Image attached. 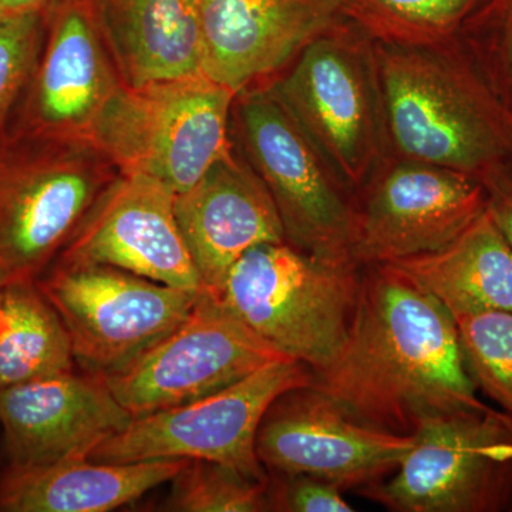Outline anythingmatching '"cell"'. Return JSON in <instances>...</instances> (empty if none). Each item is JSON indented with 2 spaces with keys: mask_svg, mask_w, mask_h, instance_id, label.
<instances>
[{
  "mask_svg": "<svg viewBox=\"0 0 512 512\" xmlns=\"http://www.w3.org/2000/svg\"><path fill=\"white\" fill-rule=\"evenodd\" d=\"M311 386L356 417L413 434L431 417L484 409L468 372L456 319L384 265L362 266L345 342Z\"/></svg>",
  "mask_w": 512,
  "mask_h": 512,
  "instance_id": "6da1fadb",
  "label": "cell"
},
{
  "mask_svg": "<svg viewBox=\"0 0 512 512\" xmlns=\"http://www.w3.org/2000/svg\"><path fill=\"white\" fill-rule=\"evenodd\" d=\"M387 156L480 181L512 157V110L460 36L433 45L375 42Z\"/></svg>",
  "mask_w": 512,
  "mask_h": 512,
  "instance_id": "7a4b0ae2",
  "label": "cell"
},
{
  "mask_svg": "<svg viewBox=\"0 0 512 512\" xmlns=\"http://www.w3.org/2000/svg\"><path fill=\"white\" fill-rule=\"evenodd\" d=\"M119 171L89 140L0 133V289L36 282Z\"/></svg>",
  "mask_w": 512,
  "mask_h": 512,
  "instance_id": "3957f363",
  "label": "cell"
},
{
  "mask_svg": "<svg viewBox=\"0 0 512 512\" xmlns=\"http://www.w3.org/2000/svg\"><path fill=\"white\" fill-rule=\"evenodd\" d=\"M235 97L205 73L143 86L121 83L89 141L119 173L150 175L180 194L234 148Z\"/></svg>",
  "mask_w": 512,
  "mask_h": 512,
  "instance_id": "277c9868",
  "label": "cell"
},
{
  "mask_svg": "<svg viewBox=\"0 0 512 512\" xmlns=\"http://www.w3.org/2000/svg\"><path fill=\"white\" fill-rule=\"evenodd\" d=\"M265 86L352 194L387 156L375 40L350 20L313 39Z\"/></svg>",
  "mask_w": 512,
  "mask_h": 512,
  "instance_id": "5b68a950",
  "label": "cell"
},
{
  "mask_svg": "<svg viewBox=\"0 0 512 512\" xmlns=\"http://www.w3.org/2000/svg\"><path fill=\"white\" fill-rule=\"evenodd\" d=\"M360 284L362 266L325 261L276 242L245 252L220 298L279 352L318 370L348 336Z\"/></svg>",
  "mask_w": 512,
  "mask_h": 512,
  "instance_id": "8992f818",
  "label": "cell"
},
{
  "mask_svg": "<svg viewBox=\"0 0 512 512\" xmlns=\"http://www.w3.org/2000/svg\"><path fill=\"white\" fill-rule=\"evenodd\" d=\"M231 133L271 194L286 242L325 261L356 264L352 192L265 84L237 94Z\"/></svg>",
  "mask_w": 512,
  "mask_h": 512,
  "instance_id": "52a82bcc",
  "label": "cell"
},
{
  "mask_svg": "<svg viewBox=\"0 0 512 512\" xmlns=\"http://www.w3.org/2000/svg\"><path fill=\"white\" fill-rule=\"evenodd\" d=\"M393 474L356 491L394 512H493L512 498V416L493 407L431 417Z\"/></svg>",
  "mask_w": 512,
  "mask_h": 512,
  "instance_id": "ba28073f",
  "label": "cell"
},
{
  "mask_svg": "<svg viewBox=\"0 0 512 512\" xmlns=\"http://www.w3.org/2000/svg\"><path fill=\"white\" fill-rule=\"evenodd\" d=\"M62 318L74 360L93 375L126 369L190 315L201 292L114 266L53 265L36 281Z\"/></svg>",
  "mask_w": 512,
  "mask_h": 512,
  "instance_id": "9c48e42d",
  "label": "cell"
},
{
  "mask_svg": "<svg viewBox=\"0 0 512 512\" xmlns=\"http://www.w3.org/2000/svg\"><path fill=\"white\" fill-rule=\"evenodd\" d=\"M311 367L284 357L221 392L184 406L133 417L126 429L94 448L90 460H208L258 480L268 471L256 454V434L266 410L281 394L311 386Z\"/></svg>",
  "mask_w": 512,
  "mask_h": 512,
  "instance_id": "30bf717a",
  "label": "cell"
},
{
  "mask_svg": "<svg viewBox=\"0 0 512 512\" xmlns=\"http://www.w3.org/2000/svg\"><path fill=\"white\" fill-rule=\"evenodd\" d=\"M284 357L204 289L173 333L104 380L131 416L140 417L221 392Z\"/></svg>",
  "mask_w": 512,
  "mask_h": 512,
  "instance_id": "8fae6325",
  "label": "cell"
},
{
  "mask_svg": "<svg viewBox=\"0 0 512 512\" xmlns=\"http://www.w3.org/2000/svg\"><path fill=\"white\" fill-rule=\"evenodd\" d=\"M485 207L484 187L476 178L386 156L353 194V261L383 265L436 251Z\"/></svg>",
  "mask_w": 512,
  "mask_h": 512,
  "instance_id": "7c38bea8",
  "label": "cell"
},
{
  "mask_svg": "<svg viewBox=\"0 0 512 512\" xmlns=\"http://www.w3.org/2000/svg\"><path fill=\"white\" fill-rule=\"evenodd\" d=\"M413 444V434L366 423L313 386L281 394L256 434V454L268 473L308 474L343 491L389 477Z\"/></svg>",
  "mask_w": 512,
  "mask_h": 512,
  "instance_id": "4fadbf2b",
  "label": "cell"
},
{
  "mask_svg": "<svg viewBox=\"0 0 512 512\" xmlns=\"http://www.w3.org/2000/svg\"><path fill=\"white\" fill-rule=\"evenodd\" d=\"M175 191L150 175L117 174L55 262L114 266L204 291L175 217Z\"/></svg>",
  "mask_w": 512,
  "mask_h": 512,
  "instance_id": "5bb4252c",
  "label": "cell"
},
{
  "mask_svg": "<svg viewBox=\"0 0 512 512\" xmlns=\"http://www.w3.org/2000/svg\"><path fill=\"white\" fill-rule=\"evenodd\" d=\"M121 83L92 0H56L47 13L35 73L8 127L33 136L89 140L94 121Z\"/></svg>",
  "mask_w": 512,
  "mask_h": 512,
  "instance_id": "9a60e30c",
  "label": "cell"
},
{
  "mask_svg": "<svg viewBox=\"0 0 512 512\" xmlns=\"http://www.w3.org/2000/svg\"><path fill=\"white\" fill-rule=\"evenodd\" d=\"M133 416L103 376L72 372L0 389V430L8 467L89 458Z\"/></svg>",
  "mask_w": 512,
  "mask_h": 512,
  "instance_id": "2e32d148",
  "label": "cell"
},
{
  "mask_svg": "<svg viewBox=\"0 0 512 512\" xmlns=\"http://www.w3.org/2000/svg\"><path fill=\"white\" fill-rule=\"evenodd\" d=\"M204 73L235 93L274 79L316 37L348 22L343 0H197Z\"/></svg>",
  "mask_w": 512,
  "mask_h": 512,
  "instance_id": "e0dca14e",
  "label": "cell"
},
{
  "mask_svg": "<svg viewBox=\"0 0 512 512\" xmlns=\"http://www.w3.org/2000/svg\"><path fill=\"white\" fill-rule=\"evenodd\" d=\"M175 217L205 291L217 296L245 252L286 242L271 194L235 144L197 183L177 194Z\"/></svg>",
  "mask_w": 512,
  "mask_h": 512,
  "instance_id": "ac0fdd59",
  "label": "cell"
},
{
  "mask_svg": "<svg viewBox=\"0 0 512 512\" xmlns=\"http://www.w3.org/2000/svg\"><path fill=\"white\" fill-rule=\"evenodd\" d=\"M104 42L128 86L204 73L197 0H92Z\"/></svg>",
  "mask_w": 512,
  "mask_h": 512,
  "instance_id": "d6986e66",
  "label": "cell"
},
{
  "mask_svg": "<svg viewBox=\"0 0 512 512\" xmlns=\"http://www.w3.org/2000/svg\"><path fill=\"white\" fill-rule=\"evenodd\" d=\"M190 460L101 463L90 458L45 466L3 467L2 512H106L133 503L171 480Z\"/></svg>",
  "mask_w": 512,
  "mask_h": 512,
  "instance_id": "ffe728a7",
  "label": "cell"
},
{
  "mask_svg": "<svg viewBox=\"0 0 512 512\" xmlns=\"http://www.w3.org/2000/svg\"><path fill=\"white\" fill-rule=\"evenodd\" d=\"M383 265L454 318L512 311V251L487 208L443 248Z\"/></svg>",
  "mask_w": 512,
  "mask_h": 512,
  "instance_id": "44dd1931",
  "label": "cell"
},
{
  "mask_svg": "<svg viewBox=\"0 0 512 512\" xmlns=\"http://www.w3.org/2000/svg\"><path fill=\"white\" fill-rule=\"evenodd\" d=\"M72 340L36 282L0 289V389L72 372Z\"/></svg>",
  "mask_w": 512,
  "mask_h": 512,
  "instance_id": "7402d4cb",
  "label": "cell"
},
{
  "mask_svg": "<svg viewBox=\"0 0 512 512\" xmlns=\"http://www.w3.org/2000/svg\"><path fill=\"white\" fill-rule=\"evenodd\" d=\"M346 16L375 42L433 45L460 36L480 0H343Z\"/></svg>",
  "mask_w": 512,
  "mask_h": 512,
  "instance_id": "603a6c76",
  "label": "cell"
},
{
  "mask_svg": "<svg viewBox=\"0 0 512 512\" xmlns=\"http://www.w3.org/2000/svg\"><path fill=\"white\" fill-rule=\"evenodd\" d=\"M170 483L165 511H269L268 480H258L217 461L190 460Z\"/></svg>",
  "mask_w": 512,
  "mask_h": 512,
  "instance_id": "cb8c5ba5",
  "label": "cell"
},
{
  "mask_svg": "<svg viewBox=\"0 0 512 512\" xmlns=\"http://www.w3.org/2000/svg\"><path fill=\"white\" fill-rule=\"evenodd\" d=\"M454 319L474 383L512 416V311L474 313Z\"/></svg>",
  "mask_w": 512,
  "mask_h": 512,
  "instance_id": "d4e9b609",
  "label": "cell"
},
{
  "mask_svg": "<svg viewBox=\"0 0 512 512\" xmlns=\"http://www.w3.org/2000/svg\"><path fill=\"white\" fill-rule=\"evenodd\" d=\"M460 39L494 92L512 110V0H480Z\"/></svg>",
  "mask_w": 512,
  "mask_h": 512,
  "instance_id": "484cf974",
  "label": "cell"
},
{
  "mask_svg": "<svg viewBox=\"0 0 512 512\" xmlns=\"http://www.w3.org/2000/svg\"><path fill=\"white\" fill-rule=\"evenodd\" d=\"M47 15L0 18V133L28 89L45 42Z\"/></svg>",
  "mask_w": 512,
  "mask_h": 512,
  "instance_id": "4316f807",
  "label": "cell"
},
{
  "mask_svg": "<svg viewBox=\"0 0 512 512\" xmlns=\"http://www.w3.org/2000/svg\"><path fill=\"white\" fill-rule=\"evenodd\" d=\"M269 511L352 512L342 488L308 474L268 473Z\"/></svg>",
  "mask_w": 512,
  "mask_h": 512,
  "instance_id": "83f0119b",
  "label": "cell"
},
{
  "mask_svg": "<svg viewBox=\"0 0 512 512\" xmlns=\"http://www.w3.org/2000/svg\"><path fill=\"white\" fill-rule=\"evenodd\" d=\"M491 215L512 251V157L481 178Z\"/></svg>",
  "mask_w": 512,
  "mask_h": 512,
  "instance_id": "f1b7e54d",
  "label": "cell"
},
{
  "mask_svg": "<svg viewBox=\"0 0 512 512\" xmlns=\"http://www.w3.org/2000/svg\"><path fill=\"white\" fill-rule=\"evenodd\" d=\"M56 0H0V18L47 15Z\"/></svg>",
  "mask_w": 512,
  "mask_h": 512,
  "instance_id": "f546056e",
  "label": "cell"
},
{
  "mask_svg": "<svg viewBox=\"0 0 512 512\" xmlns=\"http://www.w3.org/2000/svg\"><path fill=\"white\" fill-rule=\"evenodd\" d=\"M511 511H512V504H511Z\"/></svg>",
  "mask_w": 512,
  "mask_h": 512,
  "instance_id": "4dcf8cb0",
  "label": "cell"
}]
</instances>
